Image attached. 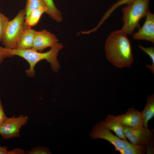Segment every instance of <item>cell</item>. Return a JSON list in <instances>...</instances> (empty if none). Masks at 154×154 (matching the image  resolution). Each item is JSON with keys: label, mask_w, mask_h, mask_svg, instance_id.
Masks as SVG:
<instances>
[{"label": "cell", "mask_w": 154, "mask_h": 154, "mask_svg": "<svg viewBox=\"0 0 154 154\" xmlns=\"http://www.w3.org/2000/svg\"><path fill=\"white\" fill-rule=\"evenodd\" d=\"M105 49L107 59L116 67H129L133 62L130 42L121 30L111 33L106 40Z\"/></svg>", "instance_id": "6da1fadb"}, {"label": "cell", "mask_w": 154, "mask_h": 154, "mask_svg": "<svg viewBox=\"0 0 154 154\" xmlns=\"http://www.w3.org/2000/svg\"><path fill=\"white\" fill-rule=\"evenodd\" d=\"M62 44L58 42L54 44L50 50L44 52L36 50L32 48L26 49H9L4 47V51L7 57L14 56L20 57L27 61L29 68L25 71L26 75L30 77H33L35 74V68L40 61L45 60L49 63L53 71L57 72L60 68L57 60L59 51L63 47Z\"/></svg>", "instance_id": "7a4b0ae2"}, {"label": "cell", "mask_w": 154, "mask_h": 154, "mask_svg": "<svg viewBox=\"0 0 154 154\" xmlns=\"http://www.w3.org/2000/svg\"><path fill=\"white\" fill-rule=\"evenodd\" d=\"M149 0H135L122 9L123 25L121 30L131 35L136 28H139L140 19L149 11Z\"/></svg>", "instance_id": "3957f363"}, {"label": "cell", "mask_w": 154, "mask_h": 154, "mask_svg": "<svg viewBox=\"0 0 154 154\" xmlns=\"http://www.w3.org/2000/svg\"><path fill=\"white\" fill-rule=\"evenodd\" d=\"M25 11L20 10L16 16L9 21L5 30L2 42L4 47L15 49L18 39L25 26Z\"/></svg>", "instance_id": "277c9868"}, {"label": "cell", "mask_w": 154, "mask_h": 154, "mask_svg": "<svg viewBox=\"0 0 154 154\" xmlns=\"http://www.w3.org/2000/svg\"><path fill=\"white\" fill-rule=\"evenodd\" d=\"M93 139H101L107 141L115 147V151L119 153L129 143L127 140L120 139L113 134L106 127L104 121L96 124L90 134Z\"/></svg>", "instance_id": "5b68a950"}, {"label": "cell", "mask_w": 154, "mask_h": 154, "mask_svg": "<svg viewBox=\"0 0 154 154\" xmlns=\"http://www.w3.org/2000/svg\"><path fill=\"white\" fill-rule=\"evenodd\" d=\"M28 116L21 114L8 118L0 127V135L5 139L20 137V130L27 122Z\"/></svg>", "instance_id": "8992f818"}, {"label": "cell", "mask_w": 154, "mask_h": 154, "mask_svg": "<svg viewBox=\"0 0 154 154\" xmlns=\"http://www.w3.org/2000/svg\"><path fill=\"white\" fill-rule=\"evenodd\" d=\"M122 128L125 137L131 143L145 145L146 147L153 144V130H149L143 127L136 128L122 126Z\"/></svg>", "instance_id": "52a82bcc"}, {"label": "cell", "mask_w": 154, "mask_h": 154, "mask_svg": "<svg viewBox=\"0 0 154 154\" xmlns=\"http://www.w3.org/2000/svg\"><path fill=\"white\" fill-rule=\"evenodd\" d=\"M58 41L56 36L47 30L36 31L32 48L42 52L44 49L51 47Z\"/></svg>", "instance_id": "ba28073f"}, {"label": "cell", "mask_w": 154, "mask_h": 154, "mask_svg": "<svg viewBox=\"0 0 154 154\" xmlns=\"http://www.w3.org/2000/svg\"><path fill=\"white\" fill-rule=\"evenodd\" d=\"M146 20L142 26L133 35L136 40H142L154 43V15L149 11L146 16Z\"/></svg>", "instance_id": "9c48e42d"}, {"label": "cell", "mask_w": 154, "mask_h": 154, "mask_svg": "<svg viewBox=\"0 0 154 154\" xmlns=\"http://www.w3.org/2000/svg\"><path fill=\"white\" fill-rule=\"evenodd\" d=\"M123 126L131 128L143 127L141 112L133 108H129L126 113L116 116Z\"/></svg>", "instance_id": "30bf717a"}, {"label": "cell", "mask_w": 154, "mask_h": 154, "mask_svg": "<svg viewBox=\"0 0 154 154\" xmlns=\"http://www.w3.org/2000/svg\"><path fill=\"white\" fill-rule=\"evenodd\" d=\"M35 31L25 24L24 29L18 39L16 49H26L32 48Z\"/></svg>", "instance_id": "8fae6325"}, {"label": "cell", "mask_w": 154, "mask_h": 154, "mask_svg": "<svg viewBox=\"0 0 154 154\" xmlns=\"http://www.w3.org/2000/svg\"><path fill=\"white\" fill-rule=\"evenodd\" d=\"M106 127L110 130L114 131L118 137L121 139L127 140L123 129L122 126L116 116L108 115L104 121Z\"/></svg>", "instance_id": "7c38bea8"}, {"label": "cell", "mask_w": 154, "mask_h": 154, "mask_svg": "<svg viewBox=\"0 0 154 154\" xmlns=\"http://www.w3.org/2000/svg\"><path fill=\"white\" fill-rule=\"evenodd\" d=\"M141 112L143 127L148 128L149 121L154 116V95L148 96L146 105Z\"/></svg>", "instance_id": "4fadbf2b"}, {"label": "cell", "mask_w": 154, "mask_h": 154, "mask_svg": "<svg viewBox=\"0 0 154 154\" xmlns=\"http://www.w3.org/2000/svg\"><path fill=\"white\" fill-rule=\"evenodd\" d=\"M43 1L47 9L46 13L57 22H61L63 19L61 13L56 6L53 0Z\"/></svg>", "instance_id": "5bb4252c"}, {"label": "cell", "mask_w": 154, "mask_h": 154, "mask_svg": "<svg viewBox=\"0 0 154 154\" xmlns=\"http://www.w3.org/2000/svg\"><path fill=\"white\" fill-rule=\"evenodd\" d=\"M46 12V9L44 8H40L33 11L25 18V25L31 27L36 25L39 21L42 15Z\"/></svg>", "instance_id": "9a60e30c"}, {"label": "cell", "mask_w": 154, "mask_h": 154, "mask_svg": "<svg viewBox=\"0 0 154 154\" xmlns=\"http://www.w3.org/2000/svg\"><path fill=\"white\" fill-rule=\"evenodd\" d=\"M40 8H44L47 11L43 0H27L25 8V17L33 11Z\"/></svg>", "instance_id": "2e32d148"}, {"label": "cell", "mask_w": 154, "mask_h": 154, "mask_svg": "<svg viewBox=\"0 0 154 154\" xmlns=\"http://www.w3.org/2000/svg\"><path fill=\"white\" fill-rule=\"evenodd\" d=\"M146 151V147L145 145L130 143L120 153L121 154H143Z\"/></svg>", "instance_id": "e0dca14e"}, {"label": "cell", "mask_w": 154, "mask_h": 154, "mask_svg": "<svg viewBox=\"0 0 154 154\" xmlns=\"http://www.w3.org/2000/svg\"><path fill=\"white\" fill-rule=\"evenodd\" d=\"M135 0H119L114 4L106 11L101 20V23H102L111 15L112 13L117 8L122 5H128Z\"/></svg>", "instance_id": "ac0fdd59"}, {"label": "cell", "mask_w": 154, "mask_h": 154, "mask_svg": "<svg viewBox=\"0 0 154 154\" xmlns=\"http://www.w3.org/2000/svg\"><path fill=\"white\" fill-rule=\"evenodd\" d=\"M138 47L147 54L150 57L151 61V65L146 64V66L152 72L154 73V48L153 47L145 48L141 45H139Z\"/></svg>", "instance_id": "d6986e66"}, {"label": "cell", "mask_w": 154, "mask_h": 154, "mask_svg": "<svg viewBox=\"0 0 154 154\" xmlns=\"http://www.w3.org/2000/svg\"><path fill=\"white\" fill-rule=\"evenodd\" d=\"M9 19L0 12V42H2Z\"/></svg>", "instance_id": "ffe728a7"}, {"label": "cell", "mask_w": 154, "mask_h": 154, "mask_svg": "<svg viewBox=\"0 0 154 154\" xmlns=\"http://www.w3.org/2000/svg\"><path fill=\"white\" fill-rule=\"evenodd\" d=\"M50 149L45 146L35 147L25 151V154H50Z\"/></svg>", "instance_id": "44dd1931"}, {"label": "cell", "mask_w": 154, "mask_h": 154, "mask_svg": "<svg viewBox=\"0 0 154 154\" xmlns=\"http://www.w3.org/2000/svg\"><path fill=\"white\" fill-rule=\"evenodd\" d=\"M7 118L4 111L1 100L0 98V127Z\"/></svg>", "instance_id": "7402d4cb"}, {"label": "cell", "mask_w": 154, "mask_h": 154, "mask_svg": "<svg viewBox=\"0 0 154 154\" xmlns=\"http://www.w3.org/2000/svg\"><path fill=\"white\" fill-rule=\"evenodd\" d=\"M8 154H25V151L22 149L17 148L8 151Z\"/></svg>", "instance_id": "603a6c76"}, {"label": "cell", "mask_w": 154, "mask_h": 154, "mask_svg": "<svg viewBox=\"0 0 154 154\" xmlns=\"http://www.w3.org/2000/svg\"><path fill=\"white\" fill-rule=\"evenodd\" d=\"M3 48V47L0 46V64L3 59L6 58L4 53Z\"/></svg>", "instance_id": "cb8c5ba5"}, {"label": "cell", "mask_w": 154, "mask_h": 154, "mask_svg": "<svg viewBox=\"0 0 154 154\" xmlns=\"http://www.w3.org/2000/svg\"><path fill=\"white\" fill-rule=\"evenodd\" d=\"M8 147L6 146H0V154H8Z\"/></svg>", "instance_id": "d4e9b609"}]
</instances>
